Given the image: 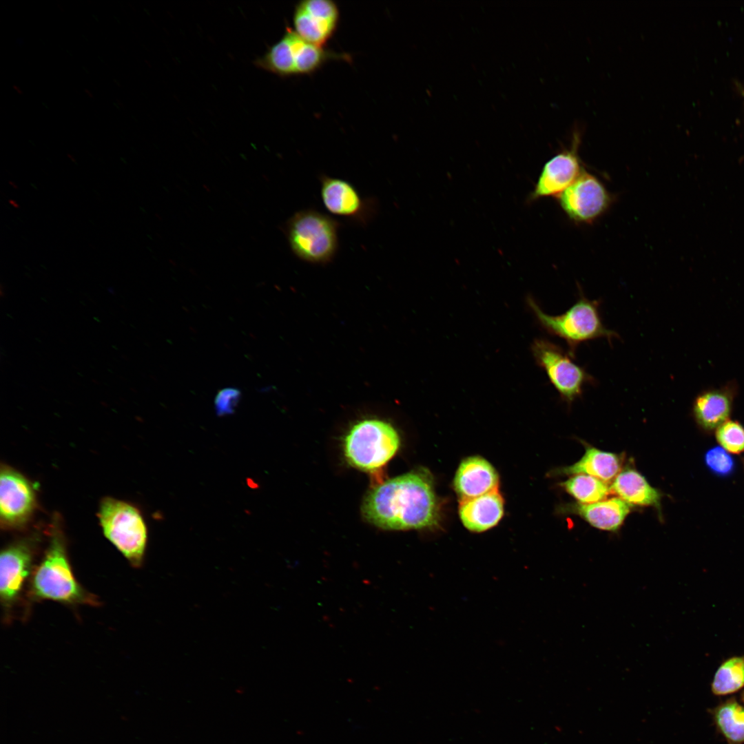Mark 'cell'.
Returning a JSON list of instances; mask_svg holds the SVG:
<instances>
[{"label":"cell","instance_id":"obj_9","mask_svg":"<svg viewBox=\"0 0 744 744\" xmlns=\"http://www.w3.org/2000/svg\"><path fill=\"white\" fill-rule=\"evenodd\" d=\"M533 353L552 385L568 404L581 395L586 384L595 382L586 369L574 362L570 353L547 340H536Z\"/></svg>","mask_w":744,"mask_h":744},{"label":"cell","instance_id":"obj_29","mask_svg":"<svg viewBox=\"0 0 744 744\" xmlns=\"http://www.w3.org/2000/svg\"><path fill=\"white\" fill-rule=\"evenodd\" d=\"M741 699H742L743 701L744 702V692H743V694L741 695Z\"/></svg>","mask_w":744,"mask_h":744},{"label":"cell","instance_id":"obj_6","mask_svg":"<svg viewBox=\"0 0 744 744\" xmlns=\"http://www.w3.org/2000/svg\"><path fill=\"white\" fill-rule=\"evenodd\" d=\"M529 304L541 325L550 334L563 339L574 356L577 347L582 342L603 338L610 342L618 338V334L603 324L599 302L590 300L582 293L576 302L565 313L550 316L544 313L533 300Z\"/></svg>","mask_w":744,"mask_h":744},{"label":"cell","instance_id":"obj_24","mask_svg":"<svg viewBox=\"0 0 744 744\" xmlns=\"http://www.w3.org/2000/svg\"><path fill=\"white\" fill-rule=\"evenodd\" d=\"M719 446L731 455L744 452V426L736 420H728L714 431Z\"/></svg>","mask_w":744,"mask_h":744},{"label":"cell","instance_id":"obj_19","mask_svg":"<svg viewBox=\"0 0 744 744\" xmlns=\"http://www.w3.org/2000/svg\"><path fill=\"white\" fill-rule=\"evenodd\" d=\"M610 490L619 498L632 505L658 506L660 494L635 470L628 468L620 472L614 479Z\"/></svg>","mask_w":744,"mask_h":744},{"label":"cell","instance_id":"obj_21","mask_svg":"<svg viewBox=\"0 0 744 744\" xmlns=\"http://www.w3.org/2000/svg\"><path fill=\"white\" fill-rule=\"evenodd\" d=\"M714 719L730 744L744 742V707L735 699H730L716 707Z\"/></svg>","mask_w":744,"mask_h":744},{"label":"cell","instance_id":"obj_25","mask_svg":"<svg viewBox=\"0 0 744 744\" xmlns=\"http://www.w3.org/2000/svg\"><path fill=\"white\" fill-rule=\"evenodd\" d=\"M703 459L710 472L719 477H728L736 469L734 459L721 446L708 449L704 454Z\"/></svg>","mask_w":744,"mask_h":744},{"label":"cell","instance_id":"obj_23","mask_svg":"<svg viewBox=\"0 0 744 744\" xmlns=\"http://www.w3.org/2000/svg\"><path fill=\"white\" fill-rule=\"evenodd\" d=\"M744 687V656L734 657L721 664L716 670L712 683L716 695L735 692Z\"/></svg>","mask_w":744,"mask_h":744},{"label":"cell","instance_id":"obj_13","mask_svg":"<svg viewBox=\"0 0 744 744\" xmlns=\"http://www.w3.org/2000/svg\"><path fill=\"white\" fill-rule=\"evenodd\" d=\"M340 17L339 8L333 1H300L294 7L293 30L307 41L324 47L335 33Z\"/></svg>","mask_w":744,"mask_h":744},{"label":"cell","instance_id":"obj_17","mask_svg":"<svg viewBox=\"0 0 744 744\" xmlns=\"http://www.w3.org/2000/svg\"><path fill=\"white\" fill-rule=\"evenodd\" d=\"M504 514V499L498 489L484 495L460 499L459 515L464 526L473 532L495 526Z\"/></svg>","mask_w":744,"mask_h":744},{"label":"cell","instance_id":"obj_3","mask_svg":"<svg viewBox=\"0 0 744 744\" xmlns=\"http://www.w3.org/2000/svg\"><path fill=\"white\" fill-rule=\"evenodd\" d=\"M340 223L314 209L296 211L286 222L285 233L292 253L313 265H327L335 257Z\"/></svg>","mask_w":744,"mask_h":744},{"label":"cell","instance_id":"obj_8","mask_svg":"<svg viewBox=\"0 0 744 744\" xmlns=\"http://www.w3.org/2000/svg\"><path fill=\"white\" fill-rule=\"evenodd\" d=\"M40 534L31 533L12 541L0 555V599L3 619L8 623L34 570Z\"/></svg>","mask_w":744,"mask_h":744},{"label":"cell","instance_id":"obj_5","mask_svg":"<svg viewBox=\"0 0 744 744\" xmlns=\"http://www.w3.org/2000/svg\"><path fill=\"white\" fill-rule=\"evenodd\" d=\"M400 438L389 422L377 418L362 420L344 437L343 451L349 464L365 472H375L396 454Z\"/></svg>","mask_w":744,"mask_h":744},{"label":"cell","instance_id":"obj_7","mask_svg":"<svg viewBox=\"0 0 744 744\" xmlns=\"http://www.w3.org/2000/svg\"><path fill=\"white\" fill-rule=\"evenodd\" d=\"M98 516L105 537L134 568L141 567L147 531L140 511L125 502L105 497L100 502Z\"/></svg>","mask_w":744,"mask_h":744},{"label":"cell","instance_id":"obj_11","mask_svg":"<svg viewBox=\"0 0 744 744\" xmlns=\"http://www.w3.org/2000/svg\"><path fill=\"white\" fill-rule=\"evenodd\" d=\"M37 506L32 484L21 473L1 465L0 475V518L6 530L21 529L33 516Z\"/></svg>","mask_w":744,"mask_h":744},{"label":"cell","instance_id":"obj_28","mask_svg":"<svg viewBox=\"0 0 744 744\" xmlns=\"http://www.w3.org/2000/svg\"><path fill=\"white\" fill-rule=\"evenodd\" d=\"M738 88H739V90H740V91H741V94H742V95L743 96V97H744V89H743V87H739Z\"/></svg>","mask_w":744,"mask_h":744},{"label":"cell","instance_id":"obj_26","mask_svg":"<svg viewBox=\"0 0 744 744\" xmlns=\"http://www.w3.org/2000/svg\"><path fill=\"white\" fill-rule=\"evenodd\" d=\"M240 397L236 389L227 388L220 391L215 398V408L218 415L231 414L234 411Z\"/></svg>","mask_w":744,"mask_h":744},{"label":"cell","instance_id":"obj_1","mask_svg":"<svg viewBox=\"0 0 744 744\" xmlns=\"http://www.w3.org/2000/svg\"><path fill=\"white\" fill-rule=\"evenodd\" d=\"M361 512L366 521L384 530L435 526L440 507L431 473L420 468L375 486L365 495Z\"/></svg>","mask_w":744,"mask_h":744},{"label":"cell","instance_id":"obj_10","mask_svg":"<svg viewBox=\"0 0 744 744\" xmlns=\"http://www.w3.org/2000/svg\"><path fill=\"white\" fill-rule=\"evenodd\" d=\"M557 198L567 216L577 223L594 222L612 204V196L603 183L584 169Z\"/></svg>","mask_w":744,"mask_h":744},{"label":"cell","instance_id":"obj_2","mask_svg":"<svg viewBox=\"0 0 744 744\" xmlns=\"http://www.w3.org/2000/svg\"><path fill=\"white\" fill-rule=\"evenodd\" d=\"M49 535L44 555L34 566L27 587L28 600H50L69 606H99L98 598L87 591L74 576L65 539L56 520L51 526Z\"/></svg>","mask_w":744,"mask_h":744},{"label":"cell","instance_id":"obj_12","mask_svg":"<svg viewBox=\"0 0 744 744\" xmlns=\"http://www.w3.org/2000/svg\"><path fill=\"white\" fill-rule=\"evenodd\" d=\"M320 197L323 205L331 214L366 225L377 211L378 203L373 198H363L348 180L326 174L319 177Z\"/></svg>","mask_w":744,"mask_h":744},{"label":"cell","instance_id":"obj_20","mask_svg":"<svg viewBox=\"0 0 744 744\" xmlns=\"http://www.w3.org/2000/svg\"><path fill=\"white\" fill-rule=\"evenodd\" d=\"M620 468L621 462L616 454L588 446L578 462L564 468L561 473L566 475H588L606 482L614 480L619 473Z\"/></svg>","mask_w":744,"mask_h":744},{"label":"cell","instance_id":"obj_27","mask_svg":"<svg viewBox=\"0 0 744 744\" xmlns=\"http://www.w3.org/2000/svg\"><path fill=\"white\" fill-rule=\"evenodd\" d=\"M9 203H10L11 205H12L15 208H19V205L14 200L11 199V200H9Z\"/></svg>","mask_w":744,"mask_h":744},{"label":"cell","instance_id":"obj_22","mask_svg":"<svg viewBox=\"0 0 744 744\" xmlns=\"http://www.w3.org/2000/svg\"><path fill=\"white\" fill-rule=\"evenodd\" d=\"M566 490L581 504L603 500L610 493L606 482L588 475H575L562 484Z\"/></svg>","mask_w":744,"mask_h":744},{"label":"cell","instance_id":"obj_4","mask_svg":"<svg viewBox=\"0 0 744 744\" xmlns=\"http://www.w3.org/2000/svg\"><path fill=\"white\" fill-rule=\"evenodd\" d=\"M349 55L307 41L287 26L282 37L255 65L282 77L311 74L331 60H349Z\"/></svg>","mask_w":744,"mask_h":744},{"label":"cell","instance_id":"obj_16","mask_svg":"<svg viewBox=\"0 0 744 744\" xmlns=\"http://www.w3.org/2000/svg\"><path fill=\"white\" fill-rule=\"evenodd\" d=\"M499 476L494 467L481 457H470L459 464L454 488L460 499L478 497L498 489Z\"/></svg>","mask_w":744,"mask_h":744},{"label":"cell","instance_id":"obj_14","mask_svg":"<svg viewBox=\"0 0 744 744\" xmlns=\"http://www.w3.org/2000/svg\"><path fill=\"white\" fill-rule=\"evenodd\" d=\"M581 136L572 134L570 146L551 158L544 166L533 193V198L559 196L583 171L579 154Z\"/></svg>","mask_w":744,"mask_h":744},{"label":"cell","instance_id":"obj_18","mask_svg":"<svg viewBox=\"0 0 744 744\" xmlns=\"http://www.w3.org/2000/svg\"><path fill=\"white\" fill-rule=\"evenodd\" d=\"M631 506L619 497H614L592 504H579L574 509L593 527L616 531L629 513Z\"/></svg>","mask_w":744,"mask_h":744},{"label":"cell","instance_id":"obj_30","mask_svg":"<svg viewBox=\"0 0 744 744\" xmlns=\"http://www.w3.org/2000/svg\"><path fill=\"white\" fill-rule=\"evenodd\" d=\"M743 468H744V457L743 459Z\"/></svg>","mask_w":744,"mask_h":744},{"label":"cell","instance_id":"obj_15","mask_svg":"<svg viewBox=\"0 0 744 744\" xmlns=\"http://www.w3.org/2000/svg\"><path fill=\"white\" fill-rule=\"evenodd\" d=\"M737 386L733 383L719 388L701 391L692 404L694 420L700 431L714 433L723 423L730 420L736 395Z\"/></svg>","mask_w":744,"mask_h":744}]
</instances>
